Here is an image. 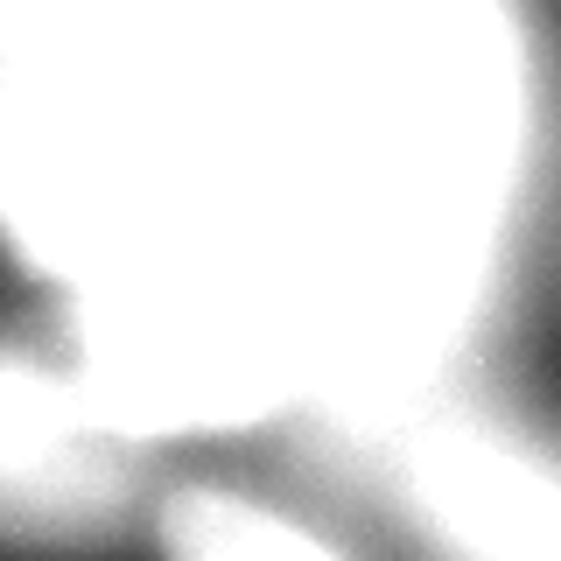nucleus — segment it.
Wrapping results in <instances>:
<instances>
[{"label":"nucleus","instance_id":"obj_1","mask_svg":"<svg viewBox=\"0 0 561 561\" xmlns=\"http://www.w3.org/2000/svg\"><path fill=\"white\" fill-rule=\"evenodd\" d=\"M57 365L127 449L316 400V330L295 280L225 253L70 288Z\"/></svg>","mask_w":561,"mask_h":561},{"label":"nucleus","instance_id":"obj_2","mask_svg":"<svg viewBox=\"0 0 561 561\" xmlns=\"http://www.w3.org/2000/svg\"><path fill=\"white\" fill-rule=\"evenodd\" d=\"M435 561H561V443L463 393L344 428Z\"/></svg>","mask_w":561,"mask_h":561},{"label":"nucleus","instance_id":"obj_3","mask_svg":"<svg viewBox=\"0 0 561 561\" xmlns=\"http://www.w3.org/2000/svg\"><path fill=\"white\" fill-rule=\"evenodd\" d=\"M134 449L84 408L57 358L0 337V540L84 548L119 519Z\"/></svg>","mask_w":561,"mask_h":561},{"label":"nucleus","instance_id":"obj_4","mask_svg":"<svg viewBox=\"0 0 561 561\" xmlns=\"http://www.w3.org/2000/svg\"><path fill=\"white\" fill-rule=\"evenodd\" d=\"M162 540H169V561H344L302 519L218 484L175 491L162 513Z\"/></svg>","mask_w":561,"mask_h":561},{"label":"nucleus","instance_id":"obj_5","mask_svg":"<svg viewBox=\"0 0 561 561\" xmlns=\"http://www.w3.org/2000/svg\"><path fill=\"white\" fill-rule=\"evenodd\" d=\"M274 8L288 14L295 28H309V35H344V28L379 22L393 0H274Z\"/></svg>","mask_w":561,"mask_h":561}]
</instances>
